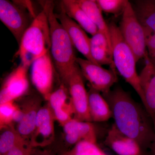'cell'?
I'll list each match as a JSON object with an SVG mask.
<instances>
[{"mask_svg":"<svg viewBox=\"0 0 155 155\" xmlns=\"http://www.w3.org/2000/svg\"><path fill=\"white\" fill-rule=\"evenodd\" d=\"M102 95L110 107L114 124L118 130L137 142L143 151L150 148L155 137V129L144 107L120 87Z\"/></svg>","mask_w":155,"mask_h":155,"instance_id":"6da1fadb","label":"cell"},{"mask_svg":"<svg viewBox=\"0 0 155 155\" xmlns=\"http://www.w3.org/2000/svg\"><path fill=\"white\" fill-rule=\"evenodd\" d=\"M43 9L47 15L49 23L51 56L58 76L63 82L77 64L75 48L67 31L56 17L53 2H45Z\"/></svg>","mask_w":155,"mask_h":155,"instance_id":"7a4b0ae2","label":"cell"},{"mask_svg":"<svg viewBox=\"0 0 155 155\" xmlns=\"http://www.w3.org/2000/svg\"><path fill=\"white\" fill-rule=\"evenodd\" d=\"M17 55L21 64L30 67L33 62L50 51L51 33L47 15L44 9L25 30Z\"/></svg>","mask_w":155,"mask_h":155,"instance_id":"3957f363","label":"cell"},{"mask_svg":"<svg viewBox=\"0 0 155 155\" xmlns=\"http://www.w3.org/2000/svg\"><path fill=\"white\" fill-rule=\"evenodd\" d=\"M113 48V58L116 68L120 75L129 84L140 97L143 104L145 99L139 76L137 72V61L132 50L122 36L119 26L112 21L108 24Z\"/></svg>","mask_w":155,"mask_h":155,"instance_id":"277c9868","label":"cell"},{"mask_svg":"<svg viewBox=\"0 0 155 155\" xmlns=\"http://www.w3.org/2000/svg\"><path fill=\"white\" fill-rule=\"evenodd\" d=\"M0 1V20L19 44L23 34L36 17L28 2Z\"/></svg>","mask_w":155,"mask_h":155,"instance_id":"5b68a950","label":"cell"},{"mask_svg":"<svg viewBox=\"0 0 155 155\" xmlns=\"http://www.w3.org/2000/svg\"><path fill=\"white\" fill-rule=\"evenodd\" d=\"M122 15L119 29L125 41L133 51L137 62L147 55L144 28L130 2H128Z\"/></svg>","mask_w":155,"mask_h":155,"instance_id":"8992f818","label":"cell"},{"mask_svg":"<svg viewBox=\"0 0 155 155\" xmlns=\"http://www.w3.org/2000/svg\"><path fill=\"white\" fill-rule=\"evenodd\" d=\"M83 78L77 64L70 75L62 83L67 86L69 91L74 119L91 122L88 111V91L85 88Z\"/></svg>","mask_w":155,"mask_h":155,"instance_id":"52a82bcc","label":"cell"},{"mask_svg":"<svg viewBox=\"0 0 155 155\" xmlns=\"http://www.w3.org/2000/svg\"><path fill=\"white\" fill-rule=\"evenodd\" d=\"M30 67L32 84L48 101L53 92L55 75L57 73L50 51L34 61Z\"/></svg>","mask_w":155,"mask_h":155,"instance_id":"ba28073f","label":"cell"},{"mask_svg":"<svg viewBox=\"0 0 155 155\" xmlns=\"http://www.w3.org/2000/svg\"><path fill=\"white\" fill-rule=\"evenodd\" d=\"M76 61L90 86L102 94L110 91L111 87L118 81L116 72L112 69H104L87 59L77 58Z\"/></svg>","mask_w":155,"mask_h":155,"instance_id":"9c48e42d","label":"cell"},{"mask_svg":"<svg viewBox=\"0 0 155 155\" xmlns=\"http://www.w3.org/2000/svg\"><path fill=\"white\" fill-rule=\"evenodd\" d=\"M29 67L21 64L9 74L0 92V104L14 102L27 93L29 89Z\"/></svg>","mask_w":155,"mask_h":155,"instance_id":"30bf717a","label":"cell"},{"mask_svg":"<svg viewBox=\"0 0 155 155\" xmlns=\"http://www.w3.org/2000/svg\"><path fill=\"white\" fill-rule=\"evenodd\" d=\"M55 15L59 22L67 31L74 48L82 54L87 60L95 63L91 54V38L87 36L85 31L77 22L67 16L61 5L59 14L55 13Z\"/></svg>","mask_w":155,"mask_h":155,"instance_id":"8fae6325","label":"cell"},{"mask_svg":"<svg viewBox=\"0 0 155 155\" xmlns=\"http://www.w3.org/2000/svg\"><path fill=\"white\" fill-rule=\"evenodd\" d=\"M55 119L48 104L40 108L37 116L35 129L31 137V145H45L54 140Z\"/></svg>","mask_w":155,"mask_h":155,"instance_id":"7c38bea8","label":"cell"},{"mask_svg":"<svg viewBox=\"0 0 155 155\" xmlns=\"http://www.w3.org/2000/svg\"><path fill=\"white\" fill-rule=\"evenodd\" d=\"M70 99L68 88L61 83V86L51 94L48 101L55 119L62 126L73 119L72 115H74V112L71 101L67 103Z\"/></svg>","mask_w":155,"mask_h":155,"instance_id":"4fadbf2b","label":"cell"},{"mask_svg":"<svg viewBox=\"0 0 155 155\" xmlns=\"http://www.w3.org/2000/svg\"><path fill=\"white\" fill-rule=\"evenodd\" d=\"M104 144L118 155H142L143 152L137 142L119 131L114 124L108 131Z\"/></svg>","mask_w":155,"mask_h":155,"instance_id":"5bb4252c","label":"cell"},{"mask_svg":"<svg viewBox=\"0 0 155 155\" xmlns=\"http://www.w3.org/2000/svg\"><path fill=\"white\" fill-rule=\"evenodd\" d=\"M144 58L145 65L139 76L144 97L143 107L152 119L155 129V68L149 60L147 54Z\"/></svg>","mask_w":155,"mask_h":155,"instance_id":"9a60e30c","label":"cell"},{"mask_svg":"<svg viewBox=\"0 0 155 155\" xmlns=\"http://www.w3.org/2000/svg\"><path fill=\"white\" fill-rule=\"evenodd\" d=\"M68 143L76 145L82 141L97 143V134L91 122L80 121L73 118L62 126Z\"/></svg>","mask_w":155,"mask_h":155,"instance_id":"2e32d148","label":"cell"},{"mask_svg":"<svg viewBox=\"0 0 155 155\" xmlns=\"http://www.w3.org/2000/svg\"><path fill=\"white\" fill-rule=\"evenodd\" d=\"M90 52L96 64L101 66L108 65L116 71L113 51L105 35L99 31L90 39Z\"/></svg>","mask_w":155,"mask_h":155,"instance_id":"e0dca14e","label":"cell"},{"mask_svg":"<svg viewBox=\"0 0 155 155\" xmlns=\"http://www.w3.org/2000/svg\"><path fill=\"white\" fill-rule=\"evenodd\" d=\"M40 105L39 99L34 97L27 99L22 106L23 117L17 124V130L25 140L31 137L34 132L38 113L41 107Z\"/></svg>","mask_w":155,"mask_h":155,"instance_id":"ac0fdd59","label":"cell"},{"mask_svg":"<svg viewBox=\"0 0 155 155\" xmlns=\"http://www.w3.org/2000/svg\"><path fill=\"white\" fill-rule=\"evenodd\" d=\"M88 108L91 122H106L112 117L107 102L100 92L91 86L88 91Z\"/></svg>","mask_w":155,"mask_h":155,"instance_id":"d6986e66","label":"cell"},{"mask_svg":"<svg viewBox=\"0 0 155 155\" xmlns=\"http://www.w3.org/2000/svg\"><path fill=\"white\" fill-rule=\"evenodd\" d=\"M61 5L67 16L77 22L87 32L93 36L98 32V29L97 26L76 0H63L61 2Z\"/></svg>","mask_w":155,"mask_h":155,"instance_id":"ffe728a7","label":"cell"},{"mask_svg":"<svg viewBox=\"0 0 155 155\" xmlns=\"http://www.w3.org/2000/svg\"><path fill=\"white\" fill-rule=\"evenodd\" d=\"M78 4L85 11L87 16L97 26L99 31L105 35L111 49L113 51L109 25L102 15V11L95 0H76Z\"/></svg>","mask_w":155,"mask_h":155,"instance_id":"44dd1931","label":"cell"},{"mask_svg":"<svg viewBox=\"0 0 155 155\" xmlns=\"http://www.w3.org/2000/svg\"><path fill=\"white\" fill-rule=\"evenodd\" d=\"M132 5L143 26L155 32V0H137Z\"/></svg>","mask_w":155,"mask_h":155,"instance_id":"7402d4cb","label":"cell"},{"mask_svg":"<svg viewBox=\"0 0 155 155\" xmlns=\"http://www.w3.org/2000/svg\"><path fill=\"white\" fill-rule=\"evenodd\" d=\"M4 129L0 136V153L2 155H5L14 147L27 140L12 126Z\"/></svg>","mask_w":155,"mask_h":155,"instance_id":"603a6c76","label":"cell"},{"mask_svg":"<svg viewBox=\"0 0 155 155\" xmlns=\"http://www.w3.org/2000/svg\"><path fill=\"white\" fill-rule=\"evenodd\" d=\"M102 11L117 16L123 14L129 1L127 0H97Z\"/></svg>","mask_w":155,"mask_h":155,"instance_id":"cb8c5ba5","label":"cell"},{"mask_svg":"<svg viewBox=\"0 0 155 155\" xmlns=\"http://www.w3.org/2000/svg\"><path fill=\"white\" fill-rule=\"evenodd\" d=\"M96 143L87 141H81L75 145L69 155H107Z\"/></svg>","mask_w":155,"mask_h":155,"instance_id":"d4e9b609","label":"cell"},{"mask_svg":"<svg viewBox=\"0 0 155 155\" xmlns=\"http://www.w3.org/2000/svg\"><path fill=\"white\" fill-rule=\"evenodd\" d=\"M14 102L0 104V127L1 129L12 126L14 112L18 107Z\"/></svg>","mask_w":155,"mask_h":155,"instance_id":"484cf974","label":"cell"},{"mask_svg":"<svg viewBox=\"0 0 155 155\" xmlns=\"http://www.w3.org/2000/svg\"><path fill=\"white\" fill-rule=\"evenodd\" d=\"M144 28L148 58L155 68V32L146 27Z\"/></svg>","mask_w":155,"mask_h":155,"instance_id":"4316f807","label":"cell"},{"mask_svg":"<svg viewBox=\"0 0 155 155\" xmlns=\"http://www.w3.org/2000/svg\"><path fill=\"white\" fill-rule=\"evenodd\" d=\"M26 140L18 144L9 151L5 155H27L29 152L31 143H28Z\"/></svg>","mask_w":155,"mask_h":155,"instance_id":"83f0119b","label":"cell"},{"mask_svg":"<svg viewBox=\"0 0 155 155\" xmlns=\"http://www.w3.org/2000/svg\"><path fill=\"white\" fill-rule=\"evenodd\" d=\"M150 149L152 155H155V137Z\"/></svg>","mask_w":155,"mask_h":155,"instance_id":"f1b7e54d","label":"cell"}]
</instances>
